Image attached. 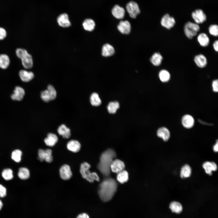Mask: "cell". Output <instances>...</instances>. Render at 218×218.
Wrapping results in <instances>:
<instances>
[{
  "mask_svg": "<svg viewBox=\"0 0 218 218\" xmlns=\"http://www.w3.org/2000/svg\"><path fill=\"white\" fill-rule=\"evenodd\" d=\"M126 8L130 16L133 18H136L137 15L140 13L138 5L134 1L129 2L126 5Z\"/></svg>",
  "mask_w": 218,
  "mask_h": 218,
  "instance_id": "obj_7",
  "label": "cell"
},
{
  "mask_svg": "<svg viewBox=\"0 0 218 218\" xmlns=\"http://www.w3.org/2000/svg\"><path fill=\"white\" fill-rule=\"evenodd\" d=\"M52 153V150L50 149H39L38 152V159L41 162L45 161L48 163H51L53 160Z\"/></svg>",
  "mask_w": 218,
  "mask_h": 218,
  "instance_id": "obj_6",
  "label": "cell"
},
{
  "mask_svg": "<svg viewBox=\"0 0 218 218\" xmlns=\"http://www.w3.org/2000/svg\"><path fill=\"white\" fill-rule=\"evenodd\" d=\"M59 173L61 177L64 180H69L72 176L70 167L67 164H64L61 167Z\"/></svg>",
  "mask_w": 218,
  "mask_h": 218,
  "instance_id": "obj_10",
  "label": "cell"
},
{
  "mask_svg": "<svg viewBox=\"0 0 218 218\" xmlns=\"http://www.w3.org/2000/svg\"><path fill=\"white\" fill-rule=\"evenodd\" d=\"M200 30V27L198 24L190 21L187 22L184 28V32L186 36L191 39L196 36Z\"/></svg>",
  "mask_w": 218,
  "mask_h": 218,
  "instance_id": "obj_5",
  "label": "cell"
},
{
  "mask_svg": "<svg viewBox=\"0 0 218 218\" xmlns=\"http://www.w3.org/2000/svg\"><path fill=\"white\" fill-rule=\"evenodd\" d=\"M3 206V203L2 201L0 200V210L2 209Z\"/></svg>",
  "mask_w": 218,
  "mask_h": 218,
  "instance_id": "obj_47",
  "label": "cell"
},
{
  "mask_svg": "<svg viewBox=\"0 0 218 218\" xmlns=\"http://www.w3.org/2000/svg\"><path fill=\"white\" fill-rule=\"evenodd\" d=\"M181 122L183 126L187 129L192 128L194 124V120L193 117L188 114H186L182 117Z\"/></svg>",
  "mask_w": 218,
  "mask_h": 218,
  "instance_id": "obj_16",
  "label": "cell"
},
{
  "mask_svg": "<svg viewBox=\"0 0 218 218\" xmlns=\"http://www.w3.org/2000/svg\"><path fill=\"white\" fill-rule=\"evenodd\" d=\"M117 184L114 179L107 177L100 183L98 191L100 198L107 201L113 197L116 191Z\"/></svg>",
  "mask_w": 218,
  "mask_h": 218,
  "instance_id": "obj_1",
  "label": "cell"
},
{
  "mask_svg": "<svg viewBox=\"0 0 218 218\" xmlns=\"http://www.w3.org/2000/svg\"><path fill=\"white\" fill-rule=\"evenodd\" d=\"M210 34L212 35L217 36L218 35V26L216 25H210L209 28Z\"/></svg>",
  "mask_w": 218,
  "mask_h": 218,
  "instance_id": "obj_39",
  "label": "cell"
},
{
  "mask_svg": "<svg viewBox=\"0 0 218 218\" xmlns=\"http://www.w3.org/2000/svg\"><path fill=\"white\" fill-rule=\"evenodd\" d=\"M192 170L190 167L187 164L184 165L181 168L180 176L182 178L189 177L191 174Z\"/></svg>",
  "mask_w": 218,
  "mask_h": 218,
  "instance_id": "obj_28",
  "label": "cell"
},
{
  "mask_svg": "<svg viewBox=\"0 0 218 218\" xmlns=\"http://www.w3.org/2000/svg\"><path fill=\"white\" fill-rule=\"evenodd\" d=\"M111 12L112 15L116 18L122 19L124 17L125 11L123 8L116 5L112 8Z\"/></svg>",
  "mask_w": 218,
  "mask_h": 218,
  "instance_id": "obj_15",
  "label": "cell"
},
{
  "mask_svg": "<svg viewBox=\"0 0 218 218\" xmlns=\"http://www.w3.org/2000/svg\"><path fill=\"white\" fill-rule=\"evenodd\" d=\"M119 107V104L117 101L111 102L107 106L108 111L110 114L115 113Z\"/></svg>",
  "mask_w": 218,
  "mask_h": 218,
  "instance_id": "obj_35",
  "label": "cell"
},
{
  "mask_svg": "<svg viewBox=\"0 0 218 218\" xmlns=\"http://www.w3.org/2000/svg\"><path fill=\"white\" fill-rule=\"evenodd\" d=\"M22 152L20 150L16 149L12 151L11 154V158L17 163L20 162L21 160Z\"/></svg>",
  "mask_w": 218,
  "mask_h": 218,
  "instance_id": "obj_37",
  "label": "cell"
},
{
  "mask_svg": "<svg viewBox=\"0 0 218 218\" xmlns=\"http://www.w3.org/2000/svg\"><path fill=\"white\" fill-rule=\"evenodd\" d=\"M192 17L197 24L202 23L206 19V16L203 11L200 9H197L192 13Z\"/></svg>",
  "mask_w": 218,
  "mask_h": 218,
  "instance_id": "obj_9",
  "label": "cell"
},
{
  "mask_svg": "<svg viewBox=\"0 0 218 218\" xmlns=\"http://www.w3.org/2000/svg\"><path fill=\"white\" fill-rule=\"evenodd\" d=\"M57 21L59 25L63 28H67L71 25L68 15L65 13L60 14L58 17Z\"/></svg>",
  "mask_w": 218,
  "mask_h": 218,
  "instance_id": "obj_13",
  "label": "cell"
},
{
  "mask_svg": "<svg viewBox=\"0 0 218 218\" xmlns=\"http://www.w3.org/2000/svg\"><path fill=\"white\" fill-rule=\"evenodd\" d=\"M90 101L91 104L94 106H99L101 103V100L98 94L95 92L91 94Z\"/></svg>",
  "mask_w": 218,
  "mask_h": 218,
  "instance_id": "obj_33",
  "label": "cell"
},
{
  "mask_svg": "<svg viewBox=\"0 0 218 218\" xmlns=\"http://www.w3.org/2000/svg\"><path fill=\"white\" fill-rule=\"evenodd\" d=\"M82 25L84 29L88 31H91L94 30L95 24L93 20L88 18L84 20Z\"/></svg>",
  "mask_w": 218,
  "mask_h": 218,
  "instance_id": "obj_27",
  "label": "cell"
},
{
  "mask_svg": "<svg viewBox=\"0 0 218 218\" xmlns=\"http://www.w3.org/2000/svg\"><path fill=\"white\" fill-rule=\"evenodd\" d=\"M117 173V179L120 183H123L127 181L128 179V174L126 170H124Z\"/></svg>",
  "mask_w": 218,
  "mask_h": 218,
  "instance_id": "obj_32",
  "label": "cell"
},
{
  "mask_svg": "<svg viewBox=\"0 0 218 218\" xmlns=\"http://www.w3.org/2000/svg\"><path fill=\"white\" fill-rule=\"evenodd\" d=\"M194 61L196 64L199 68L205 67L207 64V60L206 57L202 54L196 55L194 58Z\"/></svg>",
  "mask_w": 218,
  "mask_h": 218,
  "instance_id": "obj_22",
  "label": "cell"
},
{
  "mask_svg": "<svg viewBox=\"0 0 218 218\" xmlns=\"http://www.w3.org/2000/svg\"><path fill=\"white\" fill-rule=\"evenodd\" d=\"M197 41L200 45L203 47L207 46L209 44L210 40L207 35L204 33L200 34L197 37Z\"/></svg>",
  "mask_w": 218,
  "mask_h": 218,
  "instance_id": "obj_26",
  "label": "cell"
},
{
  "mask_svg": "<svg viewBox=\"0 0 218 218\" xmlns=\"http://www.w3.org/2000/svg\"><path fill=\"white\" fill-rule=\"evenodd\" d=\"M76 218H89V217L87 213H83L78 215Z\"/></svg>",
  "mask_w": 218,
  "mask_h": 218,
  "instance_id": "obj_44",
  "label": "cell"
},
{
  "mask_svg": "<svg viewBox=\"0 0 218 218\" xmlns=\"http://www.w3.org/2000/svg\"><path fill=\"white\" fill-rule=\"evenodd\" d=\"M17 56L20 58L23 66L26 69L31 68L33 66V60L31 55L25 49L18 48L16 51Z\"/></svg>",
  "mask_w": 218,
  "mask_h": 218,
  "instance_id": "obj_4",
  "label": "cell"
},
{
  "mask_svg": "<svg viewBox=\"0 0 218 218\" xmlns=\"http://www.w3.org/2000/svg\"><path fill=\"white\" fill-rule=\"evenodd\" d=\"M25 94V91L22 88L16 86L14 91V93L11 96V97L14 100L21 101L23 99Z\"/></svg>",
  "mask_w": 218,
  "mask_h": 218,
  "instance_id": "obj_14",
  "label": "cell"
},
{
  "mask_svg": "<svg viewBox=\"0 0 218 218\" xmlns=\"http://www.w3.org/2000/svg\"><path fill=\"white\" fill-rule=\"evenodd\" d=\"M157 135L164 141H167L170 136V131L167 128L164 127H162L158 129L157 131Z\"/></svg>",
  "mask_w": 218,
  "mask_h": 218,
  "instance_id": "obj_20",
  "label": "cell"
},
{
  "mask_svg": "<svg viewBox=\"0 0 218 218\" xmlns=\"http://www.w3.org/2000/svg\"><path fill=\"white\" fill-rule=\"evenodd\" d=\"M110 168L111 171L118 173L124 170L125 164L123 162L120 160H114L111 164Z\"/></svg>",
  "mask_w": 218,
  "mask_h": 218,
  "instance_id": "obj_11",
  "label": "cell"
},
{
  "mask_svg": "<svg viewBox=\"0 0 218 218\" xmlns=\"http://www.w3.org/2000/svg\"><path fill=\"white\" fill-rule=\"evenodd\" d=\"M117 28L119 31L123 34H128L130 32V24L127 21H121Z\"/></svg>",
  "mask_w": 218,
  "mask_h": 218,
  "instance_id": "obj_12",
  "label": "cell"
},
{
  "mask_svg": "<svg viewBox=\"0 0 218 218\" xmlns=\"http://www.w3.org/2000/svg\"><path fill=\"white\" fill-rule=\"evenodd\" d=\"M67 147L68 149L70 151L74 153H77L80 150L81 145L78 141L71 140L68 142Z\"/></svg>",
  "mask_w": 218,
  "mask_h": 218,
  "instance_id": "obj_21",
  "label": "cell"
},
{
  "mask_svg": "<svg viewBox=\"0 0 218 218\" xmlns=\"http://www.w3.org/2000/svg\"><path fill=\"white\" fill-rule=\"evenodd\" d=\"M213 46L214 50L217 52L218 51V41L217 40L214 41L213 43Z\"/></svg>",
  "mask_w": 218,
  "mask_h": 218,
  "instance_id": "obj_45",
  "label": "cell"
},
{
  "mask_svg": "<svg viewBox=\"0 0 218 218\" xmlns=\"http://www.w3.org/2000/svg\"><path fill=\"white\" fill-rule=\"evenodd\" d=\"M163 57L159 52L154 53L150 58V61L151 63L154 66L160 65L163 60Z\"/></svg>",
  "mask_w": 218,
  "mask_h": 218,
  "instance_id": "obj_30",
  "label": "cell"
},
{
  "mask_svg": "<svg viewBox=\"0 0 218 218\" xmlns=\"http://www.w3.org/2000/svg\"><path fill=\"white\" fill-rule=\"evenodd\" d=\"M7 190L5 187L0 184V197H5L6 195Z\"/></svg>",
  "mask_w": 218,
  "mask_h": 218,
  "instance_id": "obj_41",
  "label": "cell"
},
{
  "mask_svg": "<svg viewBox=\"0 0 218 218\" xmlns=\"http://www.w3.org/2000/svg\"><path fill=\"white\" fill-rule=\"evenodd\" d=\"M116 157L114 151L109 149L104 152L100 157V162L97 167L101 173L105 177H107L111 173V165Z\"/></svg>",
  "mask_w": 218,
  "mask_h": 218,
  "instance_id": "obj_2",
  "label": "cell"
},
{
  "mask_svg": "<svg viewBox=\"0 0 218 218\" xmlns=\"http://www.w3.org/2000/svg\"><path fill=\"white\" fill-rule=\"evenodd\" d=\"M58 140L57 136L54 134L49 133L44 139V142L48 146L52 147L55 145Z\"/></svg>",
  "mask_w": 218,
  "mask_h": 218,
  "instance_id": "obj_19",
  "label": "cell"
},
{
  "mask_svg": "<svg viewBox=\"0 0 218 218\" xmlns=\"http://www.w3.org/2000/svg\"><path fill=\"white\" fill-rule=\"evenodd\" d=\"M21 79L24 82H28L32 80L34 77L33 72L25 70H21L19 72Z\"/></svg>",
  "mask_w": 218,
  "mask_h": 218,
  "instance_id": "obj_18",
  "label": "cell"
},
{
  "mask_svg": "<svg viewBox=\"0 0 218 218\" xmlns=\"http://www.w3.org/2000/svg\"><path fill=\"white\" fill-rule=\"evenodd\" d=\"M159 77L160 80L163 82H168L170 79V73L167 70H161L159 73Z\"/></svg>",
  "mask_w": 218,
  "mask_h": 218,
  "instance_id": "obj_34",
  "label": "cell"
},
{
  "mask_svg": "<svg viewBox=\"0 0 218 218\" xmlns=\"http://www.w3.org/2000/svg\"><path fill=\"white\" fill-rule=\"evenodd\" d=\"M41 97L42 100L46 102H48L51 101L50 95L47 90L43 91L41 92Z\"/></svg>",
  "mask_w": 218,
  "mask_h": 218,
  "instance_id": "obj_40",
  "label": "cell"
},
{
  "mask_svg": "<svg viewBox=\"0 0 218 218\" xmlns=\"http://www.w3.org/2000/svg\"><path fill=\"white\" fill-rule=\"evenodd\" d=\"M212 87L213 91L215 92L218 91V80L217 79L213 80L212 83Z\"/></svg>",
  "mask_w": 218,
  "mask_h": 218,
  "instance_id": "obj_43",
  "label": "cell"
},
{
  "mask_svg": "<svg viewBox=\"0 0 218 218\" xmlns=\"http://www.w3.org/2000/svg\"><path fill=\"white\" fill-rule=\"evenodd\" d=\"M7 36V32L2 27H0V40L4 39Z\"/></svg>",
  "mask_w": 218,
  "mask_h": 218,
  "instance_id": "obj_42",
  "label": "cell"
},
{
  "mask_svg": "<svg viewBox=\"0 0 218 218\" xmlns=\"http://www.w3.org/2000/svg\"><path fill=\"white\" fill-rule=\"evenodd\" d=\"M218 142L217 140H216V143L214 145L213 147V150L215 152H217L218 151Z\"/></svg>",
  "mask_w": 218,
  "mask_h": 218,
  "instance_id": "obj_46",
  "label": "cell"
},
{
  "mask_svg": "<svg viewBox=\"0 0 218 218\" xmlns=\"http://www.w3.org/2000/svg\"><path fill=\"white\" fill-rule=\"evenodd\" d=\"M3 178L6 180H12L13 177V172L10 168L5 169L3 170L2 173Z\"/></svg>",
  "mask_w": 218,
  "mask_h": 218,
  "instance_id": "obj_36",
  "label": "cell"
},
{
  "mask_svg": "<svg viewBox=\"0 0 218 218\" xmlns=\"http://www.w3.org/2000/svg\"><path fill=\"white\" fill-rule=\"evenodd\" d=\"M176 23L175 19L168 14H166L162 17L161 24L164 27L170 29L173 28Z\"/></svg>",
  "mask_w": 218,
  "mask_h": 218,
  "instance_id": "obj_8",
  "label": "cell"
},
{
  "mask_svg": "<svg viewBox=\"0 0 218 218\" xmlns=\"http://www.w3.org/2000/svg\"><path fill=\"white\" fill-rule=\"evenodd\" d=\"M203 167L205 172L210 176L212 175L213 171H216L217 169V165L213 162H205L203 164Z\"/></svg>",
  "mask_w": 218,
  "mask_h": 218,
  "instance_id": "obj_17",
  "label": "cell"
},
{
  "mask_svg": "<svg viewBox=\"0 0 218 218\" xmlns=\"http://www.w3.org/2000/svg\"><path fill=\"white\" fill-rule=\"evenodd\" d=\"M57 131L58 134L64 138L68 139L70 137V130L64 124H62L60 126L58 129Z\"/></svg>",
  "mask_w": 218,
  "mask_h": 218,
  "instance_id": "obj_24",
  "label": "cell"
},
{
  "mask_svg": "<svg viewBox=\"0 0 218 218\" xmlns=\"http://www.w3.org/2000/svg\"><path fill=\"white\" fill-rule=\"evenodd\" d=\"M90 167V165L87 162H84L81 164L80 172L82 177L91 183L94 180L99 181L100 179L97 174L95 172H91L89 171Z\"/></svg>",
  "mask_w": 218,
  "mask_h": 218,
  "instance_id": "obj_3",
  "label": "cell"
},
{
  "mask_svg": "<svg viewBox=\"0 0 218 218\" xmlns=\"http://www.w3.org/2000/svg\"><path fill=\"white\" fill-rule=\"evenodd\" d=\"M10 63L9 57L5 54H0V68L5 69L8 68Z\"/></svg>",
  "mask_w": 218,
  "mask_h": 218,
  "instance_id": "obj_29",
  "label": "cell"
},
{
  "mask_svg": "<svg viewBox=\"0 0 218 218\" xmlns=\"http://www.w3.org/2000/svg\"><path fill=\"white\" fill-rule=\"evenodd\" d=\"M102 55L104 57H109L113 55L115 52L114 47L109 44H106L103 45L102 50Z\"/></svg>",
  "mask_w": 218,
  "mask_h": 218,
  "instance_id": "obj_23",
  "label": "cell"
},
{
  "mask_svg": "<svg viewBox=\"0 0 218 218\" xmlns=\"http://www.w3.org/2000/svg\"><path fill=\"white\" fill-rule=\"evenodd\" d=\"M169 208L172 212L177 214L180 213L183 209L181 204L176 201L171 202L170 204Z\"/></svg>",
  "mask_w": 218,
  "mask_h": 218,
  "instance_id": "obj_25",
  "label": "cell"
},
{
  "mask_svg": "<svg viewBox=\"0 0 218 218\" xmlns=\"http://www.w3.org/2000/svg\"><path fill=\"white\" fill-rule=\"evenodd\" d=\"M47 90L50 95L51 100L55 99L57 96V92L54 87L51 85H48Z\"/></svg>",
  "mask_w": 218,
  "mask_h": 218,
  "instance_id": "obj_38",
  "label": "cell"
},
{
  "mask_svg": "<svg viewBox=\"0 0 218 218\" xmlns=\"http://www.w3.org/2000/svg\"><path fill=\"white\" fill-rule=\"evenodd\" d=\"M18 175L20 179L23 180H27L30 177V172L27 168L21 167L19 169Z\"/></svg>",
  "mask_w": 218,
  "mask_h": 218,
  "instance_id": "obj_31",
  "label": "cell"
}]
</instances>
